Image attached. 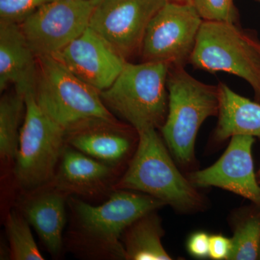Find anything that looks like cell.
Returning a JSON list of instances; mask_svg holds the SVG:
<instances>
[{
    "instance_id": "e0dca14e",
    "label": "cell",
    "mask_w": 260,
    "mask_h": 260,
    "mask_svg": "<svg viewBox=\"0 0 260 260\" xmlns=\"http://www.w3.org/2000/svg\"><path fill=\"white\" fill-rule=\"evenodd\" d=\"M112 169L78 150H64L60 167L53 178V186L65 193L85 194L100 189Z\"/></svg>"
},
{
    "instance_id": "d6986e66",
    "label": "cell",
    "mask_w": 260,
    "mask_h": 260,
    "mask_svg": "<svg viewBox=\"0 0 260 260\" xmlns=\"http://www.w3.org/2000/svg\"><path fill=\"white\" fill-rule=\"evenodd\" d=\"M25 110V95L15 91L0 100V156L4 161L16 158L20 124Z\"/></svg>"
},
{
    "instance_id": "7c38bea8",
    "label": "cell",
    "mask_w": 260,
    "mask_h": 260,
    "mask_svg": "<svg viewBox=\"0 0 260 260\" xmlns=\"http://www.w3.org/2000/svg\"><path fill=\"white\" fill-rule=\"evenodd\" d=\"M254 137L234 135L223 155L211 167L191 173L196 188H221L251 200L260 207V186L254 174L251 150Z\"/></svg>"
},
{
    "instance_id": "f546056e",
    "label": "cell",
    "mask_w": 260,
    "mask_h": 260,
    "mask_svg": "<svg viewBox=\"0 0 260 260\" xmlns=\"http://www.w3.org/2000/svg\"><path fill=\"white\" fill-rule=\"evenodd\" d=\"M258 1H259V3H260V0H258Z\"/></svg>"
},
{
    "instance_id": "484cf974",
    "label": "cell",
    "mask_w": 260,
    "mask_h": 260,
    "mask_svg": "<svg viewBox=\"0 0 260 260\" xmlns=\"http://www.w3.org/2000/svg\"><path fill=\"white\" fill-rule=\"evenodd\" d=\"M167 2H173V3H191L192 0H167Z\"/></svg>"
},
{
    "instance_id": "5b68a950",
    "label": "cell",
    "mask_w": 260,
    "mask_h": 260,
    "mask_svg": "<svg viewBox=\"0 0 260 260\" xmlns=\"http://www.w3.org/2000/svg\"><path fill=\"white\" fill-rule=\"evenodd\" d=\"M70 205L83 243L95 250L125 259L124 246L119 242L121 234L140 217L166 204L150 195L119 189L99 206L75 199L71 200Z\"/></svg>"
},
{
    "instance_id": "2e32d148",
    "label": "cell",
    "mask_w": 260,
    "mask_h": 260,
    "mask_svg": "<svg viewBox=\"0 0 260 260\" xmlns=\"http://www.w3.org/2000/svg\"><path fill=\"white\" fill-rule=\"evenodd\" d=\"M218 120L214 133L218 142L234 135H248L260 139V104L239 95L225 83L218 84Z\"/></svg>"
},
{
    "instance_id": "6da1fadb",
    "label": "cell",
    "mask_w": 260,
    "mask_h": 260,
    "mask_svg": "<svg viewBox=\"0 0 260 260\" xmlns=\"http://www.w3.org/2000/svg\"><path fill=\"white\" fill-rule=\"evenodd\" d=\"M137 133L139 141L136 153L116 189L150 195L181 211L201 208V196L178 170L156 129Z\"/></svg>"
},
{
    "instance_id": "30bf717a",
    "label": "cell",
    "mask_w": 260,
    "mask_h": 260,
    "mask_svg": "<svg viewBox=\"0 0 260 260\" xmlns=\"http://www.w3.org/2000/svg\"><path fill=\"white\" fill-rule=\"evenodd\" d=\"M167 0H102L89 28L126 59L140 53L150 20Z\"/></svg>"
},
{
    "instance_id": "4fadbf2b",
    "label": "cell",
    "mask_w": 260,
    "mask_h": 260,
    "mask_svg": "<svg viewBox=\"0 0 260 260\" xmlns=\"http://www.w3.org/2000/svg\"><path fill=\"white\" fill-rule=\"evenodd\" d=\"M36 59L20 24L0 22V91L11 84L16 91L24 95L35 91Z\"/></svg>"
},
{
    "instance_id": "8992f818",
    "label": "cell",
    "mask_w": 260,
    "mask_h": 260,
    "mask_svg": "<svg viewBox=\"0 0 260 260\" xmlns=\"http://www.w3.org/2000/svg\"><path fill=\"white\" fill-rule=\"evenodd\" d=\"M254 37L239 25L203 21L189 63L197 69L242 78L260 104V54Z\"/></svg>"
},
{
    "instance_id": "ffe728a7",
    "label": "cell",
    "mask_w": 260,
    "mask_h": 260,
    "mask_svg": "<svg viewBox=\"0 0 260 260\" xmlns=\"http://www.w3.org/2000/svg\"><path fill=\"white\" fill-rule=\"evenodd\" d=\"M29 224L23 215L14 210L7 217L6 231L12 259H44L34 240Z\"/></svg>"
},
{
    "instance_id": "52a82bcc",
    "label": "cell",
    "mask_w": 260,
    "mask_h": 260,
    "mask_svg": "<svg viewBox=\"0 0 260 260\" xmlns=\"http://www.w3.org/2000/svg\"><path fill=\"white\" fill-rule=\"evenodd\" d=\"M34 93L25 94V116L15 158V176L25 189L52 180L66 142L67 129L41 109Z\"/></svg>"
},
{
    "instance_id": "d4e9b609",
    "label": "cell",
    "mask_w": 260,
    "mask_h": 260,
    "mask_svg": "<svg viewBox=\"0 0 260 260\" xmlns=\"http://www.w3.org/2000/svg\"><path fill=\"white\" fill-rule=\"evenodd\" d=\"M210 236L205 232H196L189 237L187 249L191 255L197 258L209 256Z\"/></svg>"
},
{
    "instance_id": "44dd1931",
    "label": "cell",
    "mask_w": 260,
    "mask_h": 260,
    "mask_svg": "<svg viewBox=\"0 0 260 260\" xmlns=\"http://www.w3.org/2000/svg\"><path fill=\"white\" fill-rule=\"evenodd\" d=\"M232 251L229 259L254 260L260 250V218L251 216L236 226Z\"/></svg>"
},
{
    "instance_id": "f1b7e54d",
    "label": "cell",
    "mask_w": 260,
    "mask_h": 260,
    "mask_svg": "<svg viewBox=\"0 0 260 260\" xmlns=\"http://www.w3.org/2000/svg\"><path fill=\"white\" fill-rule=\"evenodd\" d=\"M259 259H260V250H259Z\"/></svg>"
},
{
    "instance_id": "4316f807",
    "label": "cell",
    "mask_w": 260,
    "mask_h": 260,
    "mask_svg": "<svg viewBox=\"0 0 260 260\" xmlns=\"http://www.w3.org/2000/svg\"><path fill=\"white\" fill-rule=\"evenodd\" d=\"M254 44H255V46L256 47V49H257V50L259 51V54H260V42L259 40H258L257 38L254 37Z\"/></svg>"
},
{
    "instance_id": "5bb4252c",
    "label": "cell",
    "mask_w": 260,
    "mask_h": 260,
    "mask_svg": "<svg viewBox=\"0 0 260 260\" xmlns=\"http://www.w3.org/2000/svg\"><path fill=\"white\" fill-rule=\"evenodd\" d=\"M66 143L78 151L108 164L125 157L132 141L124 126L116 120L88 119L67 129Z\"/></svg>"
},
{
    "instance_id": "7402d4cb",
    "label": "cell",
    "mask_w": 260,
    "mask_h": 260,
    "mask_svg": "<svg viewBox=\"0 0 260 260\" xmlns=\"http://www.w3.org/2000/svg\"><path fill=\"white\" fill-rule=\"evenodd\" d=\"M191 3L203 21L239 25V13L234 0H192Z\"/></svg>"
},
{
    "instance_id": "7a4b0ae2",
    "label": "cell",
    "mask_w": 260,
    "mask_h": 260,
    "mask_svg": "<svg viewBox=\"0 0 260 260\" xmlns=\"http://www.w3.org/2000/svg\"><path fill=\"white\" fill-rule=\"evenodd\" d=\"M171 66L160 61H126L120 74L101 97L137 132L161 127L169 109L167 78Z\"/></svg>"
},
{
    "instance_id": "9a60e30c",
    "label": "cell",
    "mask_w": 260,
    "mask_h": 260,
    "mask_svg": "<svg viewBox=\"0 0 260 260\" xmlns=\"http://www.w3.org/2000/svg\"><path fill=\"white\" fill-rule=\"evenodd\" d=\"M66 195L53 186L32 195L23 206V215L54 255L59 254L62 246Z\"/></svg>"
},
{
    "instance_id": "3957f363",
    "label": "cell",
    "mask_w": 260,
    "mask_h": 260,
    "mask_svg": "<svg viewBox=\"0 0 260 260\" xmlns=\"http://www.w3.org/2000/svg\"><path fill=\"white\" fill-rule=\"evenodd\" d=\"M169 109L160 127L167 146L183 165L194 159L197 135L210 116L218 115V87L195 79L184 67L172 66L167 78Z\"/></svg>"
},
{
    "instance_id": "277c9868",
    "label": "cell",
    "mask_w": 260,
    "mask_h": 260,
    "mask_svg": "<svg viewBox=\"0 0 260 260\" xmlns=\"http://www.w3.org/2000/svg\"><path fill=\"white\" fill-rule=\"evenodd\" d=\"M38 59L36 100L41 109L65 129L88 120H116L96 89L79 79L51 56Z\"/></svg>"
},
{
    "instance_id": "ac0fdd59",
    "label": "cell",
    "mask_w": 260,
    "mask_h": 260,
    "mask_svg": "<svg viewBox=\"0 0 260 260\" xmlns=\"http://www.w3.org/2000/svg\"><path fill=\"white\" fill-rule=\"evenodd\" d=\"M125 259L170 260L161 239L164 232L154 211L140 217L124 231Z\"/></svg>"
},
{
    "instance_id": "8fae6325",
    "label": "cell",
    "mask_w": 260,
    "mask_h": 260,
    "mask_svg": "<svg viewBox=\"0 0 260 260\" xmlns=\"http://www.w3.org/2000/svg\"><path fill=\"white\" fill-rule=\"evenodd\" d=\"M51 56L100 93L115 81L126 61L89 27L79 37Z\"/></svg>"
},
{
    "instance_id": "83f0119b",
    "label": "cell",
    "mask_w": 260,
    "mask_h": 260,
    "mask_svg": "<svg viewBox=\"0 0 260 260\" xmlns=\"http://www.w3.org/2000/svg\"><path fill=\"white\" fill-rule=\"evenodd\" d=\"M102 1V0H90V3H91V4L93 5L94 7L96 6V5H99Z\"/></svg>"
},
{
    "instance_id": "9c48e42d",
    "label": "cell",
    "mask_w": 260,
    "mask_h": 260,
    "mask_svg": "<svg viewBox=\"0 0 260 260\" xmlns=\"http://www.w3.org/2000/svg\"><path fill=\"white\" fill-rule=\"evenodd\" d=\"M90 0H53L29 15L20 28L37 58L52 56L89 27Z\"/></svg>"
},
{
    "instance_id": "ba28073f",
    "label": "cell",
    "mask_w": 260,
    "mask_h": 260,
    "mask_svg": "<svg viewBox=\"0 0 260 260\" xmlns=\"http://www.w3.org/2000/svg\"><path fill=\"white\" fill-rule=\"evenodd\" d=\"M203 22L192 3L167 2L149 23L140 52L143 61L185 66Z\"/></svg>"
},
{
    "instance_id": "603a6c76",
    "label": "cell",
    "mask_w": 260,
    "mask_h": 260,
    "mask_svg": "<svg viewBox=\"0 0 260 260\" xmlns=\"http://www.w3.org/2000/svg\"><path fill=\"white\" fill-rule=\"evenodd\" d=\"M53 0H0V22L23 23L38 8Z\"/></svg>"
},
{
    "instance_id": "cb8c5ba5",
    "label": "cell",
    "mask_w": 260,
    "mask_h": 260,
    "mask_svg": "<svg viewBox=\"0 0 260 260\" xmlns=\"http://www.w3.org/2000/svg\"><path fill=\"white\" fill-rule=\"evenodd\" d=\"M232 240L222 235L210 237L209 256L215 260L229 259L232 251Z\"/></svg>"
}]
</instances>
